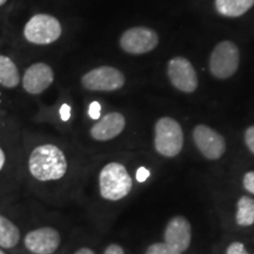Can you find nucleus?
I'll return each instance as SVG.
<instances>
[{"label": "nucleus", "mask_w": 254, "mask_h": 254, "mask_svg": "<svg viewBox=\"0 0 254 254\" xmlns=\"http://www.w3.org/2000/svg\"><path fill=\"white\" fill-rule=\"evenodd\" d=\"M245 144L251 153L254 154V125L250 126L245 131Z\"/></svg>", "instance_id": "21"}, {"label": "nucleus", "mask_w": 254, "mask_h": 254, "mask_svg": "<svg viewBox=\"0 0 254 254\" xmlns=\"http://www.w3.org/2000/svg\"><path fill=\"white\" fill-rule=\"evenodd\" d=\"M20 75L17 65L6 56H0V85L6 88L17 87Z\"/></svg>", "instance_id": "16"}, {"label": "nucleus", "mask_w": 254, "mask_h": 254, "mask_svg": "<svg viewBox=\"0 0 254 254\" xmlns=\"http://www.w3.org/2000/svg\"><path fill=\"white\" fill-rule=\"evenodd\" d=\"M239 49L232 41L225 40L219 43L209 57V71L218 79L233 77L239 68Z\"/></svg>", "instance_id": "5"}, {"label": "nucleus", "mask_w": 254, "mask_h": 254, "mask_svg": "<svg viewBox=\"0 0 254 254\" xmlns=\"http://www.w3.org/2000/svg\"><path fill=\"white\" fill-rule=\"evenodd\" d=\"M91 127L90 134L97 141H109L118 136L126 126L125 117L119 112H111L105 114L98 120H95Z\"/></svg>", "instance_id": "14"}, {"label": "nucleus", "mask_w": 254, "mask_h": 254, "mask_svg": "<svg viewBox=\"0 0 254 254\" xmlns=\"http://www.w3.org/2000/svg\"><path fill=\"white\" fill-rule=\"evenodd\" d=\"M193 141L200 153L208 160H218L226 152V141L220 133L207 125H196L193 129Z\"/></svg>", "instance_id": "9"}, {"label": "nucleus", "mask_w": 254, "mask_h": 254, "mask_svg": "<svg viewBox=\"0 0 254 254\" xmlns=\"http://www.w3.org/2000/svg\"><path fill=\"white\" fill-rule=\"evenodd\" d=\"M192 241V227L183 215L170 219L164 231V243L177 252L184 253L189 250Z\"/></svg>", "instance_id": "12"}, {"label": "nucleus", "mask_w": 254, "mask_h": 254, "mask_svg": "<svg viewBox=\"0 0 254 254\" xmlns=\"http://www.w3.org/2000/svg\"><path fill=\"white\" fill-rule=\"evenodd\" d=\"M243 185L247 192L254 195V171H250L244 176Z\"/></svg>", "instance_id": "20"}, {"label": "nucleus", "mask_w": 254, "mask_h": 254, "mask_svg": "<svg viewBox=\"0 0 254 254\" xmlns=\"http://www.w3.org/2000/svg\"><path fill=\"white\" fill-rule=\"evenodd\" d=\"M214 5L219 14L227 18H238L253 7L254 0H215Z\"/></svg>", "instance_id": "15"}, {"label": "nucleus", "mask_w": 254, "mask_h": 254, "mask_svg": "<svg viewBox=\"0 0 254 254\" xmlns=\"http://www.w3.org/2000/svg\"><path fill=\"white\" fill-rule=\"evenodd\" d=\"M150 176H151L150 170H147L146 167H139L138 171H136V174H135L136 182L144 183L148 179V178H150Z\"/></svg>", "instance_id": "23"}, {"label": "nucleus", "mask_w": 254, "mask_h": 254, "mask_svg": "<svg viewBox=\"0 0 254 254\" xmlns=\"http://www.w3.org/2000/svg\"><path fill=\"white\" fill-rule=\"evenodd\" d=\"M62 241V233L56 227L43 225L24 232L21 249L28 254H56Z\"/></svg>", "instance_id": "4"}, {"label": "nucleus", "mask_w": 254, "mask_h": 254, "mask_svg": "<svg viewBox=\"0 0 254 254\" xmlns=\"http://www.w3.org/2000/svg\"><path fill=\"white\" fill-rule=\"evenodd\" d=\"M81 85L88 91L113 92L125 85V75L112 66H100L85 73Z\"/></svg>", "instance_id": "7"}, {"label": "nucleus", "mask_w": 254, "mask_h": 254, "mask_svg": "<svg viewBox=\"0 0 254 254\" xmlns=\"http://www.w3.org/2000/svg\"><path fill=\"white\" fill-rule=\"evenodd\" d=\"M62 31V25L53 15L36 14L25 25L24 36L36 45H50L59 39Z\"/></svg>", "instance_id": "6"}, {"label": "nucleus", "mask_w": 254, "mask_h": 254, "mask_svg": "<svg viewBox=\"0 0 254 254\" xmlns=\"http://www.w3.org/2000/svg\"><path fill=\"white\" fill-rule=\"evenodd\" d=\"M236 221L241 227H249L254 224V199L244 195L238 200Z\"/></svg>", "instance_id": "17"}, {"label": "nucleus", "mask_w": 254, "mask_h": 254, "mask_svg": "<svg viewBox=\"0 0 254 254\" xmlns=\"http://www.w3.org/2000/svg\"><path fill=\"white\" fill-rule=\"evenodd\" d=\"M184 147V132L176 119L164 117L155 123L154 148L159 154L166 158H174Z\"/></svg>", "instance_id": "3"}, {"label": "nucleus", "mask_w": 254, "mask_h": 254, "mask_svg": "<svg viewBox=\"0 0 254 254\" xmlns=\"http://www.w3.org/2000/svg\"><path fill=\"white\" fill-rule=\"evenodd\" d=\"M6 1H7V0H0V6H2V5H4Z\"/></svg>", "instance_id": "28"}, {"label": "nucleus", "mask_w": 254, "mask_h": 254, "mask_svg": "<svg viewBox=\"0 0 254 254\" xmlns=\"http://www.w3.org/2000/svg\"><path fill=\"white\" fill-rule=\"evenodd\" d=\"M132 177L123 164L112 161L101 167L98 176V190L106 201H119L131 193Z\"/></svg>", "instance_id": "2"}, {"label": "nucleus", "mask_w": 254, "mask_h": 254, "mask_svg": "<svg viewBox=\"0 0 254 254\" xmlns=\"http://www.w3.org/2000/svg\"><path fill=\"white\" fill-rule=\"evenodd\" d=\"M103 254H125V251L119 244H110L106 249L104 250Z\"/></svg>", "instance_id": "24"}, {"label": "nucleus", "mask_w": 254, "mask_h": 254, "mask_svg": "<svg viewBox=\"0 0 254 254\" xmlns=\"http://www.w3.org/2000/svg\"><path fill=\"white\" fill-rule=\"evenodd\" d=\"M59 114L63 122H68L71 119V106L68 104H63L59 110Z\"/></svg>", "instance_id": "25"}, {"label": "nucleus", "mask_w": 254, "mask_h": 254, "mask_svg": "<svg viewBox=\"0 0 254 254\" xmlns=\"http://www.w3.org/2000/svg\"><path fill=\"white\" fill-rule=\"evenodd\" d=\"M159 44V37L147 27H132L120 38V46L129 55H144L153 51Z\"/></svg>", "instance_id": "10"}, {"label": "nucleus", "mask_w": 254, "mask_h": 254, "mask_svg": "<svg viewBox=\"0 0 254 254\" xmlns=\"http://www.w3.org/2000/svg\"><path fill=\"white\" fill-rule=\"evenodd\" d=\"M100 113L101 105L98 101H92L90 104V107H88V116H90V118L93 120H98L100 118Z\"/></svg>", "instance_id": "22"}, {"label": "nucleus", "mask_w": 254, "mask_h": 254, "mask_svg": "<svg viewBox=\"0 0 254 254\" xmlns=\"http://www.w3.org/2000/svg\"><path fill=\"white\" fill-rule=\"evenodd\" d=\"M167 75L171 84L184 93H193L198 87V75L195 69L184 57H176L168 62Z\"/></svg>", "instance_id": "11"}, {"label": "nucleus", "mask_w": 254, "mask_h": 254, "mask_svg": "<svg viewBox=\"0 0 254 254\" xmlns=\"http://www.w3.org/2000/svg\"><path fill=\"white\" fill-rule=\"evenodd\" d=\"M226 254H250L245 249V245L239 241H234L228 245L226 250Z\"/></svg>", "instance_id": "19"}, {"label": "nucleus", "mask_w": 254, "mask_h": 254, "mask_svg": "<svg viewBox=\"0 0 254 254\" xmlns=\"http://www.w3.org/2000/svg\"><path fill=\"white\" fill-rule=\"evenodd\" d=\"M11 206H0V247L12 254H21L24 231L19 217L9 212Z\"/></svg>", "instance_id": "8"}, {"label": "nucleus", "mask_w": 254, "mask_h": 254, "mask_svg": "<svg viewBox=\"0 0 254 254\" xmlns=\"http://www.w3.org/2000/svg\"><path fill=\"white\" fill-rule=\"evenodd\" d=\"M55 80L53 69L47 64L37 63L31 65L23 77V87L28 94H40L46 91Z\"/></svg>", "instance_id": "13"}, {"label": "nucleus", "mask_w": 254, "mask_h": 254, "mask_svg": "<svg viewBox=\"0 0 254 254\" xmlns=\"http://www.w3.org/2000/svg\"><path fill=\"white\" fill-rule=\"evenodd\" d=\"M145 254H183L177 252L172 247H170L165 243H154L147 247Z\"/></svg>", "instance_id": "18"}, {"label": "nucleus", "mask_w": 254, "mask_h": 254, "mask_svg": "<svg viewBox=\"0 0 254 254\" xmlns=\"http://www.w3.org/2000/svg\"><path fill=\"white\" fill-rule=\"evenodd\" d=\"M73 254H97V253H95L94 251L91 249V247L82 246V247H80V249H78L77 251H74Z\"/></svg>", "instance_id": "26"}, {"label": "nucleus", "mask_w": 254, "mask_h": 254, "mask_svg": "<svg viewBox=\"0 0 254 254\" xmlns=\"http://www.w3.org/2000/svg\"><path fill=\"white\" fill-rule=\"evenodd\" d=\"M68 173V160L59 146L40 144L27 154L23 167V187L38 190L60 183Z\"/></svg>", "instance_id": "1"}, {"label": "nucleus", "mask_w": 254, "mask_h": 254, "mask_svg": "<svg viewBox=\"0 0 254 254\" xmlns=\"http://www.w3.org/2000/svg\"><path fill=\"white\" fill-rule=\"evenodd\" d=\"M0 254H12V253H9V252H7V251H6V250L1 249V247H0Z\"/></svg>", "instance_id": "27"}]
</instances>
